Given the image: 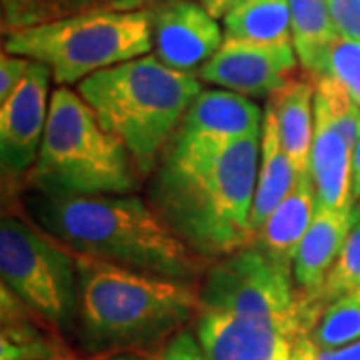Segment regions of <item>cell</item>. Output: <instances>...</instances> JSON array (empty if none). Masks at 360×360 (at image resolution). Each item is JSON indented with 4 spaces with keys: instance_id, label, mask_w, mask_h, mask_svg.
<instances>
[{
    "instance_id": "3957f363",
    "label": "cell",
    "mask_w": 360,
    "mask_h": 360,
    "mask_svg": "<svg viewBox=\"0 0 360 360\" xmlns=\"http://www.w3.org/2000/svg\"><path fill=\"white\" fill-rule=\"evenodd\" d=\"M70 252L78 270L80 335L94 352L160 347L200 310V292L191 283Z\"/></svg>"
},
{
    "instance_id": "2e32d148",
    "label": "cell",
    "mask_w": 360,
    "mask_h": 360,
    "mask_svg": "<svg viewBox=\"0 0 360 360\" xmlns=\"http://www.w3.org/2000/svg\"><path fill=\"white\" fill-rule=\"evenodd\" d=\"M319 206L314 182L310 174L296 176L295 186L281 205L272 210L252 243L269 252L274 260L292 269L296 248L302 243Z\"/></svg>"
},
{
    "instance_id": "7c38bea8",
    "label": "cell",
    "mask_w": 360,
    "mask_h": 360,
    "mask_svg": "<svg viewBox=\"0 0 360 360\" xmlns=\"http://www.w3.org/2000/svg\"><path fill=\"white\" fill-rule=\"evenodd\" d=\"M196 336L208 360H292L298 338L269 322L198 310Z\"/></svg>"
},
{
    "instance_id": "cb8c5ba5",
    "label": "cell",
    "mask_w": 360,
    "mask_h": 360,
    "mask_svg": "<svg viewBox=\"0 0 360 360\" xmlns=\"http://www.w3.org/2000/svg\"><path fill=\"white\" fill-rule=\"evenodd\" d=\"M304 338L321 350H335L360 340V288L326 304L310 322Z\"/></svg>"
},
{
    "instance_id": "277c9868",
    "label": "cell",
    "mask_w": 360,
    "mask_h": 360,
    "mask_svg": "<svg viewBox=\"0 0 360 360\" xmlns=\"http://www.w3.org/2000/svg\"><path fill=\"white\" fill-rule=\"evenodd\" d=\"M200 90L191 72L174 70L156 56L108 66L78 82V94L103 129L124 144L142 174L158 165Z\"/></svg>"
},
{
    "instance_id": "52a82bcc",
    "label": "cell",
    "mask_w": 360,
    "mask_h": 360,
    "mask_svg": "<svg viewBox=\"0 0 360 360\" xmlns=\"http://www.w3.org/2000/svg\"><path fill=\"white\" fill-rule=\"evenodd\" d=\"M198 292L200 309L269 322L295 338H302L292 269L274 260L255 243L214 262Z\"/></svg>"
},
{
    "instance_id": "8992f818",
    "label": "cell",
    "mask_w": 360,
    "mask_h": 360,
    "mask_svg": "<svg viewBox=\"0 0 360 360\" xmlns=\"http://www.w3.org/2000/svg\"><path fill=\"white\" fill-rule=\"evenodd\" d=\"M153 49L150 13L96 11L6 32L4 52L37 60L60 86L144 56Z\"/></svg>"
},
{
    "instance_id": "d6986e66",
    "label": "cell",
    "mask_w": 360,
    "mask_h": 360,
    "mask_svg": "<svg viewBox=\"0 0 360 360\" xmlns=\"http://www.w3.org/2000/svg\"><path fill=\"white\" fill-rule=\"evenodd\" d=\"M262 158L258 167L257 191L252 198V210H250V226L252 234H257L262 224L266 222L272 210L283 202L286 194L296 182V170L290 158L284 150L278 132V122L269 104L264 110V122H262ZM255 238V236H252Z\"/></svg>"
},
{
    "instance_id": "44dd1931",
    "label": "cell",
    "mask_w": 360,
    "mask_h": 360,
    "mask_svg": "<svg viewBox=\"0 0 360 360\" xmlns=\"http://www.w3.org/2000/svg\"><path fill=\"white\" fill-rule=\"evenodd\" d=\"M290 14L296 56L316 80L326 70V54L338 34L326 0H290Z\"/></svg>"
},
{
    "instance_id": "7402d4cb",
    "label": "cell",
    "mask_w": 360,
    "mask_h": 360,
    "mask_svg": "<svg viewBox=\"0 0 360 360\" xmlns=\"http://www.w3.org/2000/svg\"><path fill=\"white\" fill-rule=\"evenodd\" d=\"M156 2L158 0H2V28L4 32H11L75 14L129 11L146 4L153 6Z\"/></svg>"
},
{
    "instance_id": "ac0fdd59",
    "label": "cell",
    "mask_w": 360,
    "mask_h": 360,
    "mask_svg": "<svg viewBox=\"0 0 360 360\" xmlns=\"http://www.w3.org/2000/svg\"><path fill=\"white\" fill-rule=\"evenodd\" d=\"M316 86L302 78H288L283 89L270 96L269 106L276 116L281 142L296 174H310V153L314 141L312 103Z\"/></svg>"
},
{
    "instance_id": "d4e9b609",
    "label": "cell",
    "mask_w": 360,
    "mask_h": 360,
    "mask_svg": "<svg viewBox=\"0 0 360 360\" xmlns=\"http://www.w3.org/2000/svg\"><path fill=\"white\" fill-rule=\"evenodd\" d=\"M316 103L326 110L335 129L354 150L360 141V106L340 84V80H336L333 75L316 78Z\"/></svg>"
},
{
    "instance_id": "484cf974",
    "label": "cell",
    "mask_w": 360,
    "mask_h": 360,
    "mask_svg": "<svg viewBox=\"0 0 360 360\" xmlns=\"http://www.w3.org/2000/svg\"><path fill=\"white\" fill-rule=\"evenodd\" d=\"M324 75H333L360 106V42L336 34L328 54Z\"/></svg>"
},
{
    "instance_id": "6da1fadb",
    "label": "cell",
    "mask_w": 360,
    "mask_h": 360,
    "mask_svg": "<svg viewBox=\"0 0 360 360\" xmlns=\"http://www.w3.org/2000/svg\"><path fill=\"white\" fill-rule=\"evenodd\" d=\"M258 134L231 141L172 136L156 165L153 205L202 258H222L252 243Z\"/></svg>"
},
{
    "instance_id": "8fae6325",
    "label": "cell",
    "mask_w": 360,
    "mask_h": 360,
    "mask_svg": "<svg viewBox=\"0 0 360 360\" xmlns=\"http://www.w3.org/2000/svg\"><path fill=\"white\" fill-rule=\"evenodd\" d=\"M148 13L156 58L174 70H200L222 46L217 18L196 0H158Z\"/></svg>"
},
{
    "instance_id": "9a60e30c",
    "label": "cell",
    "mask_w": 360,
    "mask_h": 360,
    "mask_svg": "<svg viewBox=\"0 0 360 360\" xmlns=\"http://www.w3.org/2000/svg\"><path fill=\"white\" fill-rule=\"evenodd\" d=\"M352 148L335 129L314 96V141L310 153V176L319 205L333 210H354Z\"/></svg>"
},
{
    "instance_id": "1f68e13d",
    "label": "cell",
    "mask_w": 360,
    "mask_h": 360,
    "mask_svg": "<svg viewBox=\"0 0 360 360\" xmlns=\"http://www.w3.org/2000/svg\"><path fill=\"white\" fill-rule=\"evenodd\" d=\"M352 194L354 200H360V141L352 153Z\"/></svg>"
},
{
    "instance_id": "5b68a950",
    "label": "cell",
    "mask_w": 360,
    "mask_h": 360,
    "mask_svg": "<svg viewBox=\"0 0 360 360\" xmlns=\"http://www.w3.org/2000/svg\"><path fill=\"white\" fill-rule=\"evenodd\" d=\"M132 156L103 129L86 101L60 86L52 92L46 129L30 184L44 196L129 194L134 188Z\"/></svg>"
},
{
    "instance_id": "4dcf8cb0",
    "label": "cell",
    "mask_w": 360,
    "mask_h": 360,
    "mask_svg": "<svg viewBox=\"0 0 360 360\" xmlns=\"http://www.w3.org/2000/svg\"><path fill=\"white\" fill-rule=\"evenodd\" d=\"M196 2H200L214 18H220V16H224V14L229 13L231 8H234L236 4H240L243 0H196Z\"/></svg>"
},
{
    "instance_id": "5bb4252c",
    "label": "cell",
    "mask_w": 360,
    "mask_h": 360,
    "mask_svg": "<svg viewBox=\"0 0 360 360\" xmlns=\"http://www.w3.org/2000/svg\"><path fill=\"white\" fill-rule=\"evenodd\" d=\"M262 112L245 94L231 90H200L188 106L174 136L231 141L260 134Z\"/></svg>"
},
{
    "instance_id": "4fadbf2b",
    "label": "cell",
    "mask_w": 360,
    "mask_h": 360,
    "mask_svg": "<svg viewBox=\"0 0 360 360\" xmlns=\"http://www.w3.org/2000/svg\"><path fill=\"white\" fill-rule=\"evenodd\" d=\"M354 217L356 210H333L326 206H316L314 219L310 222L302 243L296 248L292 260L298 310L309 307L319 296L326 274L335 264L348 232L352 229Z\"/></svg>"
},
{
    "instance_id": "9c48e42d",
    "label": "cell",
    "mask_w": 360,
    "mask_h": 360,
    "mask_svg": "<svg viewBox=\"0 0 360 360\" xmlns=\"http://www.w3.org/2000/svg\"><path fill=\"white\" fill-rule=\"evenodd\" d=\"M52 70L30 60L28 72L14 94L0 104V162L8 176H22L34 167L49 118Z\"/></svg>"
},
{
    "instance_id": "83f0119b",
    "label": "cell",
    "mask_w": 360,
    "mask_h": 360,
    "mask_svg": "<svg viewBox=\"0 0 360 360\" xmlns=\"http://www.w3.org/2000/svg\"><path fill=\"white\" fill-rule=\"evenodd\" d=\"M336 32L360 42V0H326Z\"/></svg>"
},
{
    "instance_id": "e0dca14e",
    "label": "cell",
    "mask_w": 360,
    "mask_h": 360,
    "mask_svg": "<svg viewBox=\"0 0 360 360\" xmlns=\"http://www.w3.org/2000/svg\"><path fill=\"white\" fill-rule=\"evenodd\" d=\"M40 314L28 309L8 286L2 284V336L0 360H70L56 328L44 330Z\"/></svg>"
},
{
    "instance_id": "f546056e",
    "label": "cell",
    "mask_w": 360,
    "mask_h": 360,
    "mask_svg": "<svg viewBox=\"0 0 360 360\" xmlns=\"http://www.w3.org/2000/svg\"><path fill=\"white\" fill-rule=\"evenodd\" d=\"M295 360H360V340L347 345L342 348H335V350H321L314 348L309 340L302 336L298 338L295 347Z\"/></svg>"
},
{
    "instance_id": "ba28073f",
    "label": "cell",
    "mask_w": 360,
    "mask_h": 360,
    "mask_svg": "<svg viewBox=\"0 0 360 360\" xmlns=\"http://www.w3.org/2000/svg\"><path fill=\"white\" fill-rule=\"evenodd\" d=\"M0 274L28 309L56 328H68L78 310V270L68 248L22 220L0 224Z\"/></svg>"
},
{
    "instance_id": "603a6c76",
    "label": "cell",
    "mask_w": 360,
    "mask_h": 360,
    "mask_svg": "<svg viewBox=\"0 0 360 360\" xmlns=\"http://www.w3.org/2000/svg\"><path fill=\"white\" fill-rule=\"evenodd\" d=\"M360 288V217L356 212L352 229L348 232L347 240L340 248L335 264L330 266L326 281L322 284L319 296L310 302L309 307L300 309V321H302V336L307 335L310 322L316 319L326 304L340 296L350 295Z\"/></svg>"
},
{
    "instance_id": "f1b7e54d",
    "label": "cell",
    "mask_w": 360,
    "mask_h": 360,
    "mask_svg": "<svg viewBox=\"0 0 360 360\" xmlns=\"http://www.w3.org/2000/svg\"><path fill=\"white\" fill-rule=\"evenodd\" d=\"M30 60L25 56H16L4 52L0 58V104L6 103L14 94V90L20 86L28 72Z\"/></svg>"
},
{
    "instance_id": "4316f807",
    "label": "cell",
    "mask_w": 360,
    "mask_h": 360,
    "mask_svg": "<svg viewBox=\"0 0 360 360\" xmlns=\"http://www.w3.org/2000/svg\"><path fill=\"white\" fill-rule=\"evenodd\" d=\"M103 360H208L200 345L188 333H179L160 347L142 348V350H122L110 352Z\"/></svg>"
},
{
    "instance_id": "30bf717a",
    "label": "cell",
    "mask_w": 360,
    "mask_h": 360,
    "mask_svg": "<svg viewBox=\"0 0 360 360\" xmlns=\"http://www.w3.org/2000/svg\"><path fill=\"white\" fill-rule=\"evenodd\" d=\"M292 42L260 44L226 39L217 54L198 70L208 84L245 96H272L283 89L296 68Z\"/></svg>"
},
{
    "instance_id": "d6a6232c",
    "label": "cell",
    "mask_w": 360,
    "mask_h": 360,
    "mask_svg": "<svg viewBox=\"0 0 360 360\" xmlns=\"http://www.w3.org/2000/svg\"><path fill=\"white\" fill-rule=\"evenodd\" d=\"M356 212H359V217H360V202H359V208H356Z\"/></svg>"
},
{
    "instance_id": "7a4b0ae2",
    "label": "cell",
    "mask_w": 360,
    "mask_h": 360,
    "mask_svg": "<svg viewBox=\"0 0 360 360\" xmlns=\"http://www.w3.org/2000/svg\"><path fill=\"white\" fill-rule=\"evenodd\" d=\"M39 220L70 250L124 269L180 283L202 270L205 258L136 196H44Z\"/></svg>"
},
{
    "instance_id": "ffe728a7",
    "label": "cell",
    "mask_w": 360,
    "mask_h": 360,
    "mask_svg": "<svg viewBox=\"0 0 360 360\" xmlns=\"http://www.w3.org/2000/svg\"><path fill=\"white\" fill-rule=\"evenodd\" d=\"M222 18L226 39L260 44L292 42L290 0H243Z\"/></svg>"
}]
</instances>
